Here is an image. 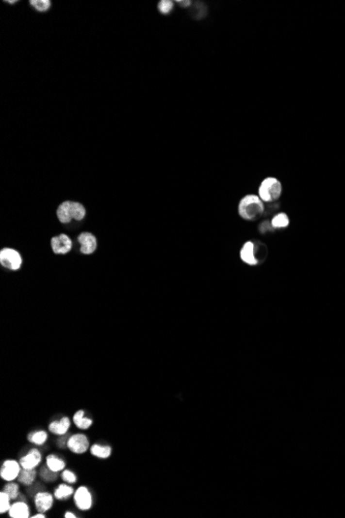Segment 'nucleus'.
Here are the masks:
<instances>
[{
	"label": "nucleus",
	"instance_id": "33",
	"mask_svg": "<svg viewBox=\"0 0 345 518\" xmlns=\"http://www.w3.org/2000/svg\"><path fill=\"white\" fill-rule=\"evenodd\" d=\"M18 1H6V3H10V4H14V3H17Z\"/></svg>",
	"mask_w": 345,
	"mask_h": 518
},
{
	"label": "nucleus",
	"instance_id": "32",
	"mask_svg": "<svg viewBox=\"0 0 345 518\" xmlns=\"http://www.w3.org/2000/svg\"><path fill=\"white\" fill-rule=\"evenodd\" d=\"M64 517H66V518H76L77 516L73 512H66V513H64Z\"/></svg>",
	"mask_w": 345,
	"mask_h": 518
},
{
	"label": "nucleus",
	"instance_id": "10",
	"mask_svg": "<svg viewBox=\"0 0 345 518\" xmlns=\"http://www.w3.org/2000/svg\"><path fill=\"white\" fill-rule=\"evenodd\" d=\"M240 257H241V260L248 265L254 266V265L259 264V260H258V258H256V254H255V244L251 241L245 242L243 247L241 248Z\"/></svg>",
	"mask_w": 345,
	"mask_h": 518
},
{
	"label": "nucleus",
	"instance_id": "15",
	"mask_svg": "<svg viewBox=\"0 0 345 518\" xmlns=\"http://www.w3.org/2000/svg\"><path fill=\"white\" fill-rule=\"evenodd\" d=\"M36 471L35 468H23L21 469L20 472V475L18 477V481L19 483L23 484V485H26V486H29V485L33 484L35 478H36Z\"/></svg>",
	"mask_w": 345,
	"mask_h": 518
},
{
	"label": "nucleus",
	"instance_id": "25",
	"mask_svg": "<svg viewBox=\"0 0 345 518\" xmlns=\"http://www.w3.org/2000/svg\"><path fill=\"white\" fill-rule=\"evenodd\" d=\"M11 506V498L2 490L0 492V513L3 514L9 512Z\"/></svg>",
	"mask_w": 345,
	"mask_h": 518
},
{
	"label": "nucleus",
	"instance_id": "27",
	"mask_svg": "<svg viewBox=\"0 0 345 518\" xmlns=\"http://www.w3.org/2000/svg\"><path fill=\"white\" fill-rule=\"evenodd\" d=\"M157 9L160 14L168 15L174 9V1H171V0H163V1H159Z\"/></svg>",
	"mask_w": 345,
	"mask_h": 518
},
{
	"label": "nucleus",
	"instance_id": "6",
	"mask_svg": "<svg viewBox=\"0 0 345 518\" xmlns=\"http://www.w3.org/2000/svg\"><path fill=\"white\" fill-rule=\"evenodd\" d=\"M80 252L83 255H91L98 249V239L92 233L83 232L78 236Z\"/></svg>",
	"mask_w": 345,
	"mask_h": 518
},
{
	"label": "nucleus",
	"instance_id": "16",
	"mask_svg": "<svg viewBox=\"0 0 345 518\" xmlns=\"http://www.w3.org/2000/svg\"><path fill=\"white\" fill-rule=\"evenodd\" d=\"M73 421L75 425L80 428V430H83V431H86L88 430V428H90L93 421L89 418H86L84 417V411L82 410H79L76 414L74 415L73 417Z\"/></svg>",
	"mask_w": 345,
	"mask_h": 518
},
{
	"label": "nucleus",
	"instance_id": "23",
	"mask_svg": "<svg viewBox=\"0 0 345 518\" xmlns=\"http://www.w3.org/2000/svg\"><path fill=\"white\" fill-rule=\"evenodd\" d=\"M2 490L5 493H7V496L11 498V500H17L19 495H20L19 485L17 483H15L14 481H11L10 483L5 484Z\"/></svg>",
	"mask_w": 345,
	"mask_h": 518
},
{
	"label": "nucleus",
	"instance_id": "24",
	"mask_svg": "<svg viewBox=\"0 0 345 518\" xmlns=\"http://www.w3.org/2000/svg\"><path fill=\"white\" fill-rule=\"evenodd\" d=\"M30 5L37 12L45 13L51 9L52 2L50 0H31Z\"/></svg>",
	"mask_w": 345,
	"mask_h": 518
},
{
	"label": "nucleus",
	"instance_id": "22",
	"mask_svg": "<svg viewBox=\"0 0 345 518\" xmlns=\"http://www.w3.org/2000/svg\"><path fill=\"white\" fill-rule=\"evenodd\" d=\"M48 440V433L45 431H38L28 434V441L32 444L42 446Z\"/></svg>",
	"mask_w": 345,
	"mask_h": 518
},
{
	"label": "nucleus",
	"instance_id": "7",
	"mask_svg": "<svg viewBox=\"0 0 345 518\" xmlns=\"http://www.w3.org/2000/svg\"><path fill=\"white\" fill-rule=\"evenodd\" d=\"M51 247L54 254L66 255L68 254L73 248V240L67 235L60 234L51 239Z\"/></svg>",
	"mask_w": 345,
	"mask_h": 518
},
{
	"label": "nucleus",
	"instance_id": "20",
	"mask_svg": "<svg viewBox=\"0 0 345 518\" xmlns=\"http://www.w3.org/2000/svg\"><path fill=\"white\" fill-rule=\"evenodd\" d=\"M273 229H285L290 224V218L285 213H278L272 218Z\"/></svg>",
	"mask_w": 345,
	"mask_h": 518
},
{
	"label": "nucleus",
	"instance_id": "30",
	"mask_svg": "<svg viewBox=\"0 0 345 518\" xmlns=\"http://www.w3.org/2000/svg\"><path fill=\"white\" fill-rule=\"evenodd\" d=\"M177 3L182 7H188L191 5V1H183V0H181V1H177Z\"/></svg>",
	"mask_w": 345,
	"mask_h": 518
},
{
	"label": "nucleus",
	"instance_id": "29",
	"mask_svg": "<svg viewBox=\"0 0 345 518\" xmlns=\"http://www.w3.org/2000/svg\"><path fill=\"white\" fill-rule=\"evenodd\" d=\"M64 435H66V434H64ZM64 435H60L61 438L58 440V446H59L60 448H64V447H66V445H67V441H68V439L64 438Z\"/></svg>",
	"mask_w": 345,
	"mask_h": 518
},
{
	"label": "nucleus",
	"instance_id": "28",
	"mask_svg": "<svg viewBox=\"0 0 345 518\" xmlns=\"http://www.w3.org/2000/svg\"><path fill=\"white\" fill-rule=\"evenodd\" d=\"M61 478L64 482L68 484H75L77 482V476L74 472L69 471V469H63L61 474Z\"/></svg>",
	"mask_w": 345,
	"mask_h": 518
},
{
	"label": "nucleus",
	"instance_id": "26",
	"mask_svg": "<svg viewBox=\"0 0 345 518\" xmlns=\"http://www.w3.org/2000/svg\"><path fill=\"white\" fill-rule=\"evenodd\" d=\"M39 475H41L42 478L45 481H47V482H53L55 480H57V478H58L57 472L52 471V469L48 467L47 466H46V467H43L41 469V473H39Z\"/></svg>",
	"mask_w": 345,
	"mask_h": 518
},
{
	"label": "nucleus",
	"instance_id": "2",
	"mask_svg": "<svg viewBox=\"0 0 345 518\" xmlns=\"http://www.w3.org/2000/svg\"><path fill=\"white\" fill-rule=\"evenodd\" d=\"M282 193V185L275 177H267L263 179L259 189V197L264 203H273L277 201Z\"/></svg>",
	"mask_w": 345,
	"mask_h": 518
},
{
	"label": "nucleus",
	"instance_id": "21",
	"mask_svg": "<svg viewBox=\"0 0 345 518\" xmlns=\"http://www.w3.org/2000/svg\"><path fill=\"white\" fill-rule=\"evenodd\" d=\"M71 214H73V220L81 222L86 216V208L79 202H71Z\"/></svg>",
	"mask_w": 345,
	"mask_h": 518
},
{
	"label": "nucleus",
	"instance_id": "9",
	"mask_svg": "<svg viewBox=\"0 0 345 518\" xmlns=\"http://www.w3.org/2000/svg\"><path fill=\"white\" fill-rule=\"evenodd\" d=\"M34 504L38 512L46 513L53 507L54 498L51 493L48 491L37 492L34 498Z\"/></svg>",
	"mask_w": 345,
	"mask_h": 518
},
{
	"label": "nucleus",
	"instance_id": "17",
	"mask_svg": "<svg viewBox=\"0 0 345 518\" xmlns=\"http://www.w3.org/2000/svg\"><path fill=\"white\" fill-rule=\"evenodd\" d=\"M46 466L51 468L52 471L54 472H62L64 467H66V463H64V460L60 459L58 456H56L54 454H50L48 455L47 458H46Z\"/></svg>",
	"mask_w": 345,
	"mask_h": 518
},
{
	"label": "nucleus",
	"instance_id": "5",
	"mask_svg": "<svg viewBox=\"0 0 345 518\" xmlns=\"http://www.w3.org/2000/svg\"><path fill=\"white\" fill-rule=\"evenodd\" d=\"M66 446L75 454H84L89 450L90 442L85 434L76 433L69 436Z\"/></svg>",
	"mask_w": 345,
	"mask_h": 518
},
{
	"label": "nucleus",
	"instance_id": "18",
	"mask_svg": "<svg viewBox=\"0 0 345 518\" xmlns=\"http://www.w3.org/2000/svg\"><path fill=\"white\" fill-rule=\"evenodd\" d=\"M90 453L95 457L106 459L111 456L112 448L110 446H101V445L94 444L90 447Z\"/></svg>",
	"mask_w": 345,
	"mask_h": 518
},
{
	"label": "nucleus",
	"instance_id": "4",
	"mask_svg": "<svg viewBox=\"0 0 345 518\" xmlns=\"http://www.w3.org/2000/svg\"><path fill=\"white\" fill-rule=\"evenodd\" d=\"M21 469L22 466L18 461L14 459H6L3 461L1 468H0V477L6 482L15 481L16 479H18Z\"/></svg>",
	"mask_w": 345,
	"mask_h": 518
},
{
	"label": "nucleus",
	"instance_id": "1",
	"mask_svg": "<svg viewBox=\"0 0 345 518\" xmlns=\"http://www.w3.org/2000/svg\"><path fill=\"white\" fill-rule=\"evenodd\" d=\"M264 211V205L262 199L256 195H247L241 199L238 212L245 221H255L260 218Z\"/></svg>",
	"mask_w": 345,
	"mask_h": 518
},
{
	"label": "nucleus",
	"instance_id": "3",
	"mask_svg": "<svg viewBox=\"0 0 345 518\" xmlns=\"http://www.w3.org/2000/svg\"><path fill=\"white\" fill-rule=\"evenodd\" d=\"M0 264L6 269L16 271L19 270L22 267L23 259L18 250L5 247L0 252Z\"/></svg>",
	"mask_w": 345,
	"mask_h": 518
},
{
	"label": "nucleus",
	"instance_id": "31",
	"mask_svg": "<svg viewBox=\"0 0 345 518\" xmlns=\"http://www.w3.org/2000/svg\"><path fill=\"white\" fill-rule=\"evenodd\" d=\"M30 517H32V518H46V515H45V513L38 512L37 514H34V515H32Z\"/></svg>",
	"mask_w": 345,
	"mask_h": 518
},
{
	"label": "nucleus",
	"instance_id": "8",
	"mask_svg": "<svg viewBox=\"0 0 345 518\" xmlns=\"http://www.w3.org/2000/svg\"><path fill=\"white\" fill-rule=\"evenodd\" d=\"M76 506L81 511H88L92 507V495L86 486H80L74 493Z\"/></svg>",
	"mask_w": 345,
	"mask_h": 518
},
{
	"label": "nucleus",
	"instance_id": "19",
	"mask_svg": "<svg viewBox=\"0 0 345 518\" xmlns=\"http://www.w3.org/2000/svg\"><path fill=\"white\" fill-rule=\"evenodd\" d=\"M75 489L69 486V485L67 484H60L59 486L56 488L54 490V497L59 500V501H62V500H66L68 498H70L71 496L75 493Z\"/></svg>",
	"mask_w": 345,
	"mask_h": 518
},
{
	"label": "nucleus",
	"instance_id": "13",
	"mask_svg": "<svg viewBox=\"0 0 345 518\" xmlns=\"http://www.w3.org/2000/svg\"><path fill=\"white\" fill-rule=\"evenodd\" d=\"M56 214H57L58 221L61 224H69L71 221H73V214H71V202L70 201L62 202V203L58 206L57 210H56Z\"/></svg>",
	"mask_w": 345,
	"mask_h": 518
},
{
	"label": "nucleus",
	"instance_id": "11",
	"mask_svg": "<svg viewBox=\"0 0 345 518\" xmlns=\"http://www.w3.org/2000/svg\"><path fill=\"white\" fill-rule=\"evenodd\" d=\"M19 463L23 468H35L42 463V453L37 449H31L26 455L20 458Z\"/></svg>",
	"mask_w": 345,
	"mask_h": 518
},
{
	"label": "nucleus",
	"instance_id": "12",
	"mask_svg": "<svg viewBox=\"0 0 345 518\" xmlns=\"http://www.w3.org/2000/svg\"><path fill=\"white\" fill-rule=\"evenodd\" d=\"M11 518H28L30 517L29 506L23 501H15L9 510Z\"/></svg>",
	"mask_w": 345,
	"mask_h": 518
},
{
	"label": "nucleus",
	"instance_id": "14",
	"mask_svg": "<svg viewBox=\"0 0 345 518\" xmlns=\"http://www.w3.org/2000/svg\"><path fill=\"white\" fill-rule=\"evenodd\" d=\"M70 427V420L68 417H63L60 421H53L49 425V431L56 435L66 434Z\"/></svg>",
	"mask_w": 345,
	"mask_h": 518
}]
</instances>
